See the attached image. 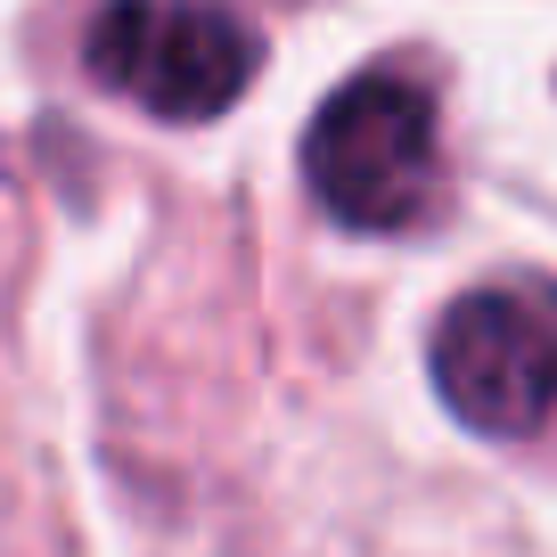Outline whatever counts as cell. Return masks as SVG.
<instances>
[{
	"label": "cell",
	"instance_id": "1",
	"mask_svg": "<svg viewBox=\"0 0 557 557\" xmlns=\"http://www.w3.org/2000/svg\"><path fill=\"white\" fill-rule=\"evenodd\" d=\"M304 181L345 230H418L443 189L435 90L394 66H369L336 90L304 132Z\"/></svg>",
	"mask_w": 557,
	"mask_h": 557
},
{
	"label": "cell",
	"instance_id": "2",
	"mask_svg": "<svg viewBox=\"0 0 557 557\" xmlns=\"http://www.w3.org/2000/svg\"><path fill=\"white\" fill-rule=\"evenodd\" d=\"M443 401L492 443L557 435V287L549 278H492L435 320L426 345Z\"/></svg>",
	"mask_w": 557,
	"mask_h": 557
},
{
	"label": "cell",
	"instance_id": "3",
	"mask_svg": "<svg viewBox=\"0 0 557 557\" xmlns=\"http://www.w3.org/2000/svg\"><path fill=\"white\" fill-rule=\"evenodd\" d=\"M83 58L115 99L164 123H213L255 90L262 41L230 0H107Z\"/></svg>",
	"mask_w": 557,
	"mask_h": 557
}]
</instances>
